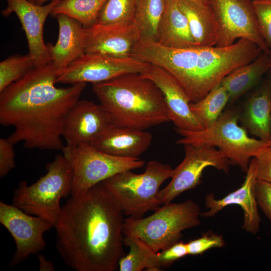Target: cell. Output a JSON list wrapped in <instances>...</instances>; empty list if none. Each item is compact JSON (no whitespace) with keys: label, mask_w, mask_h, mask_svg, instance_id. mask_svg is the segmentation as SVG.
Segmentation results:
<instances>
[{"label":"cell","mask_w":271,"mask_h":271,"mask_svg":"<svg viewBox=\"0 0 271 271\" xmlns=\"http://www.w3.org/2000/svg\"><path fill=\"white\" fill-rule=\"evenodd\" d=\"M123 213L102 182L71 195L54 226L57 250L76 271H114L125 254Z\"/></svg>","instance_id":"cell-1"},{"label":"cell","mask_w":271,"mask_h":271,"mask_svg":"<svg viewBox=\"0 0 271 271\" xmlns=\"http://www.w3.org/2000/svg\"><path fill=\"white\" fill-rule=\"evenodd\" d=\"M59 74L51 62L34 67L1 92L0 123L14 127L8 138L13 144L22 142L26 148L52 150L64 147V119L86 83L57 87Z\"/></svg>","instance_id":"cell-2"},{"label":"cell","mask_w":271,"mask_h":271,"mask_svg":"<svg viewBox=\"0 0 271 271\" xmlns=\"http://www.w3.org/2000/svg\"><path fill=\"white\" fill-rule=\"evenodd\" d=\"M263 51L254 43L240 39L231 46L164 47L154 41L140 40L132 57L159 66L171 74L196 102L206 96L233 70L256 58Z\"/></svg>","instance_id":"cell-3"},{"label":"cell","mask_w":271,"mask_h":271,"mask_svg":"<svg viewBox=\"0 0 271 271\" xmlns=\"http://www.w3.org/2000/svg\"><path fill=\"white\" fill-rule=\"evenodd\" d=\"M92 90L114 125L145 130L170 121L161 90L140 73L93 83Z\"/></svg>","instance_id":"cell-4"},{"label":"cell","mask_w":271,"mask_h":271,"mask_svg":"<svg viewBox=\"0 0 271 271\" xmlns=\"http://www.w3.org/2000/svg\"><path fill=\"white\" fill-rule=\"evenodd\" d=\"M239 114L233 109L223 111L210 126L197 131L175 128L182 136L176 144H205L218 150L228 159L230 165L237 166L244 173L251 159L263 149L271 146V140L250 137L238 123Z\"/></svg>","instance_id":"cell-5"},{"label":"cell","mask_w":271,"mask_h":271,"mask_svg":"<svg viewBox=\"0 0 271 271\" xmlns=\"http://www.w3.org/2000/svg\"><path fill=\"white\" fill-rule=\"evenodd\" d=\"M47 173L29 186L21 181L15 190L12 204L25 212L55 225L61 212L60 200L71 195L72 168L63 154L46 165Z\"/></svg>","instance_id":"cell-6"},{"label":"cell","mask_w":271,"mask_h":271,"mask_svg":"<svg viewBox=\"0 0 271 271\" xmlns=\"http://www.w3.org/2000/svg\"><path fill=\"white\" fill-rule=\"evenodd\" d=\"M151 215L124 219V236L139 238L156 252L179 241L184 230L200 225V207L192 200L168 203Z\"/></svg>","instance_id":"cell-7"},{"label":"cell","mask_w":271,"mask_h":271,"mask_svg":"<svg viewBox=\"0 0 271 271\" xmlns=\"http://www.w3.org/2000/svg\"><path fill=\"white\" fill-rule=\"evenodd\" d=\"M131 171L119 173L102 183L123 214L139 219L147 212L155 211L160 207V188L171 178L173 169L168 164L153 160L148 162L142 174Z\"/></svg>","instance_id":"cell-8"},{"label":"cell","mask_w":271,"mask_h":271,"mask_svg":"<svg viewBox=\"0 0 271 271\" xmlns=\"http://www.w3.org/2000/svg\"><path fill=\"white\" fill-rule=\"evenodd\" d=\"M62 151L73 171L71 195L82 194L119 173L141 168L145 164L139 158H122L106 154L90 145H66Z\"/></svg>","instance_id":"cell-9"},{"label":"cell","mask_w":271,"mask_h":271,"mask_svg":"<svg viewBox=\"0 0 271 271\" xmlns=\"http://www.w3.org/2000/svg\"><path fill=\"white\" fill-rule=\"evenodd\" d=\"M217 22L219 33L215 46L232 45L245 39L271 54L260 31L257 17L250 0H209Z\"/></svg>","instance_id":"cell-10"},{"label":"cell","mask_w":271,"mask_h":271,"mask_svg":"<svg viewBox=\"0 0 271 271\" xmlns=\"http://www.w3.org/2000/svg\"><path fill=\"white\" fill-rule=\"evenodd\" d=\"M183 146V160L173 169L171 181L158 194L161 205L171 202L183 192L196 188L201 183L203 172L208 167L229 173L228 159L215 147L205 144Z\"/></svg>","instance_id":"cell-11"},{"label":"cell","mask_w":271,"mask_h":271,"mask_svg":"<svg viewBox=\"0 0 271 271\" xmlns=\"http://www.w3.org/2000/svg\"><path fill=\"white\" fill-rule=\"evenodd\" d=\"M149 65L133 57L117 58L85 53L59 74L56 83H99L127 73H141Z\"/></svg>","instance_id":"cell-12"},{"label":"cell","mask_w":271,"mask_h":271,"mask_svg":"<svg viewBox=\"0 0 271 271\" xmlns=\"http://www.w3.org/2000/svg\"><path fill=\"white\" fill-rule=\"evenodd\" d=\"M0 222L9 231L16 244L11 266L19 264L46 246L43 235L54 225L39 216H33L13 204L0 202Z\"/></svg>","instance_id":"cell-13"},{"label":"cell","mask_w":271,"mask_h":271,"mask_svg":"<svg viewBox=\"0 0 271 271\" xmlns=\"http://www.w3.org/2000/svg\"><path fill=\"white\" fill-rule=\"evenodd\" d=\"M84 52L117 58L132 57L141 40L135 21L126 23H96L84 28Z\"/></svg>","instance_id":"cell-14"},{"label":"cell","mask_w":271,"mask_h":271,"mask_svg":"<svg viewBox=\"0 0 271 271\" xmlns=\"http://www.w3.org/2000/svg\"><path fill=\"white\" fill-rule=\"evenodd\" d=\"M7 7L2 11L8 17L14 13L18 17L24 31L34 67L44 66L51 58L43 38L44 24L53 8L61 0H53L46 5H39L28 0H6Z\"/></svg>","instance_id":"cell-15"},{"label":"cell","mask_w":271,"mask_h":271,"mask_svg":"<svg viewBox=\"0 0 271 271\" xmlns=\"http://www.w3.org/2000/svg\"><path fill=\"white\" fill-rule=\"evenodd\" d=\"M112 125L109 114L100 104L78 100L65 116L62 137L68 146L91 145Z\"/></svg>","instance_id":"cell-16"},{"label":"cell","mask_w":271,"mask_h":271,"mask_svg":"<svg viewBox=\"0 0 271 271\" xmlns=\"http://www.w3.org/2000/svg\"><path fill=\"white\" fill-rule=\"evenodd\" d=\"M141 74L160 88L165 101L170 121L180 130L197 131L204 129L192 111L191 100L178 80L163 68L150 64Z\"/></svg>","instance_id":"cell-17"},{"label":"cell","mask_w":271,"mask_h":271,"mask_svg":"<svg viewBox=\"0 0 271 271\" xmlns=\"http://www.w3.org/2000/svg\"><path fill=\"white\" fill-rule=\"evenodd\" d=\"M243 183L240 187L221 199H216L213 193L207 194L205 205L208 210L200 213V216L208 218L215 216L225 207L239 205L243 210L242 228L246 232L256 234L259 230L261 218L258 213L255 187L257 180V162L251 159Z\"/></svg>","instance_id":"cell-18"},{"label":"cell","mask_w":271,"mask_h":271,"mask_svg":"<svg viewBox=\"0 0 271 271\" xmlns=\"http://www.w3.org/2000/svg\"><path fill=\"white\" fill-rule=\"evenodd\" d=\"M152 134L145 130L112 125L91 144L97 150L122 158H139L150 147Z\"/></svg>","instance_id":"cell-19"},{"label":"cell","mask_w":271,"mask_h":271,"mask_svg":"<svg viewBox=\"0 0 271 271\" xmlns=\"http://www.w3.org/2000/svg\"><path fill=\"white\" fill-rule=\"evenodd\" d=\"M59 35L55 45L48 43L51 62L60 74L71 63L85 54L84 31L82 24L64 14L56 16Z\"/></svg>","instance_id":"cell-20"},{"label":"cell","mask_w":271,"mask_h":271,"mask_svg":"<svg viewBox=\"0 0 271 271\" xmlns=\"http://www.w3.org/2000/svg\"><path fill=\"white\" fill-rule=\"evenodd\" d=\"M239 120L251 135L271 140V94L267 79L249 94L239 114Z\"/></svg>","instance_id":"cell-21"},{"label":"cell","mask_w":271,"mask_h":271,"mask_svg":"<svg viewBox=\"0 0 271 271\" xmlns=\"http://www.w3.org/2000/svg\"><path fill=\"white\" fill-rule=\"evenodd\" d=\"M156 42L171 48L196 46L187 19L179 6L178 0H166Z\"/></svg>","instance_id":"cell-22"},{"label":"cell","mask_w":271,"mask_h":271,"mask_svg":"<svg viewBox=\"0 0 271 271\" xmlns=\"http://www.w3.org/2000/svg\"><path fill=\"white\" fill-rule=\"evenodd\" d=\"M271 70V54L262 52L253 61L236 68L225 76L220 84L227 91L231 103L259 85Z\"/></svg>","instance_id":"cell-23"},{"label":"cell","mask_w":271,"mask_h":271,"mask_svg":"<svg viewBox=\"0 0 271 271\" xmlns=\"http://www.w3.org/2000/svg\"><path fill=\"white\" fill-rule=\"evenodd\" d=\"M186 16L196 46H215L218 38V26L210 6L186 0H178Z\"/></svg>","instance_id":"cell-24"},{"label":"cell","mask_w":271,"mask_h":271,"mask_svg":"<svg viewBox=\"0 0 271 271\" xmlns=\"http://www.w3.org/2000/svg\"><path fill=\"white\" fill-rule=\"evenodd\" d=\"M123 244L129 247V251L118 262L120 271H159L157 252L139 238L124 236Z\"/></svg>","instance_id":"cell-25"},{"label":"cell","mask_w":271,"mask_h":271,"mask_svg":"<svg viewBox=\"0 0 271 271\" xmlns=\"http://www.w3.org/2000/svg\"><path fill=\"white\" fill-rule=\"evenodd\" d=\"M229 95L220 83L199 101L190 104V108L204 128L212 125L219 118L226 104Z\"/></svg>","instance_id":"cell-26"},{"label":"cell","mask_w":271,"mask_h":271,"mask_svg":"<svg viewBox=\"0 0 271 271\" xmlns=\"http://www.w3.org/2000/svg\"><path fill=\"white\" fill-rule=\"evenodd\" d=\"M166 0H138L134 17L141 40L156 42Z\"/></svg>","instance_id":"cell-27"},{"label":"cell","mask_w":271,"mask_h":271,"mask_svg":"<svg viewBox=\"0 0 271 271\" xmlns=\"http://www.w3.org/2000/svg\"><path fill=\"white\" fill-rule=\"evenodd\" d=\"M108 0H61L51 15L68 16L80 23L84 28L96 24L99 14Z\"/></svg>","instance_id":"cell-28"},{"label":"cell","mask_w":271,"mask_h":271,"mask_svg":"<svg viewBox=\"0 0 271 271\" xmlns=\"http://www.w3.org/2000/svg\"><path fill=\"white\" fill-rule=\"evenodd\" d=\"M34 67L30 54L14 55L0 63V92Z\"/></svg>","instance_id":"cell-29"},{"label":"cell","mask_w":271,"mask_h":271,"mask_svg":"<svg viewBox=\"0 0 271 271\" xmlns=\"http://www.w3.org/2000/svg\"><path fill=\"white\" fill-rule=\"evenodd\" d=\"M138 0H108L96 23L108 24L134 21Z\"/></svg>","instance_id":"cell-30"},{"label":"cell","mask_w":271,"mask_h":271,"mask_svg":"<svg viewBox=\"0 0 271 271\" xmlns=\"http://www.w3.org/2000/svg\"><path fill=\"white\" fill-rule=\"evenodd\" d=\"M262 35L271 50V0H253Z\"/></svg>","instance_id":"cell-31"},{"label":"cell","mask_w":271,"mask_h":271,"mask_svg":"<svg viewBox=\"0 0 271 271\" xmlns=\"http://www.w3.org/2000/svg\"><path fill=\"white\" fill-rule=\"evenodd\" d=\"M225 244L223 237L215 233H205L201 237L186 243L188 255H198L213 248H219Z\"/></svg>","instance_id":"cell-32"},{"label":"cell","mask_w":271,"mask_h":271,"mask_svg":"<svg viewBox=\"0 0 271 271\" xmlns=\"http://www.w3.org/2000/svg\"><path fill=\"white\" fill-rule=\"evenodd\" d=\"M188 255L186 243L179 241L170 247L157 252L159 264L161 268L167 267L174 261Z\"/></svg>","instance_id":"cell-33"},{"label":"cell","mask_w":271,"mask_h":271,"mask_svg":"<svg viewBox=\"0 0 271 271\" xmlns=\"http://www.w3.org/2000/svg\"><path fill=\"white\" fill-rule=\"evenodd\" d=\"M255 193L258 206L271 222V183L257 179Z\"/></svg>","instance_id":"cell-34"},{"label":"cell","mask_w":271,"mask_h":271,"mask_svg":"<svg viewBox=\"0 0 271 271\" xmlns=\"http://www.w3.org/2000/svg\"><path fill=\"white\" fill-rule=\"evenodd\" d=\"M9 139H0V177H4L16 167L13 145Z\"/></svg>","instance_id":"cell-35"},{"label":"cell","mask_w":271,"mask_h":271,"mask_svg":"<svg viewBox=\"0 0 271 271\" xmlns=\"http://www.w3.org/2000/svg\"><path fill=\"white\" fill-rule=\"evenodd\" d=\"M255 158L257 162V179L271 183V146L261 150Z\"/></svg>","instance_id":"cell-36"},{"label":"cell","mask_w":271,"mask_h":271,"mask_svg":"<svg viewBox=\"0 0 271 271\" xmlns=\"http://www.w3.org/2000/svg\"><path fill=\"white\" fill-rule=\"evenodd\" d=\"M38 256L40 264L39 270L53 271L55 270L52 262L47 260L43 255L40 254Z\"/></svg>","instance_id":"cell-37"},{"label":"cell","mask_w":271,"mask_h":271,"mask_svg":"<svg viewBox=\"0 0 271 271\" xmlns=\"http://www.w3.org/2000/svg\"><path fill=\"white\" fill-rule=\"evenodd\" d=\"M193 2L195 3L208 5H209V0H186Z\"/></svg>","instance_id":"cell-38"},{"label":"cell","mask_w":271,"mask_h":271,"mask_svg":"<svg viewBox=\"0 0 271 271\" xmlns=\"http://www.w3.org/2000/svg\"><path fill=\"white\" fill-rule=\"evenodd\" d=\"M49 1H53V0H36V4L39 5H43L45 2Z\"/></svg>","instance_id":"cell-39"},{"label":"cell","mask_w":271,"mask_h":271,"mask_svg":"<svg viewBox=\"0 0 271 271\" xmlns=\"http://www.w3.org/2000/svg\"><path fill=\"white\" fill-rule=\"evenodd\" d=\"M269 72V76L268 78L267 79L268 84L269 85L270 90V94H271V70Z\"/></svg>","instance_id":"cell-40"},{"label":"cell","mask_w":271,"mask_h":271,"mask_svg":"<svg viewBox=\"0 0 271 271\" xmlns=\"http://www.w3.org/2000/svg\"><path fill=\"white\" fill-rule=\"evenodd\" d=\"M28 1L32 2V3L36 4V0H28Z\"/></svg>","instance_id":"cell-41"}]
</instances>
